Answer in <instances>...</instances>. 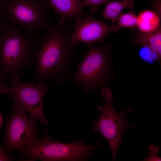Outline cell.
<instances>
[{"label": "cell", "mask_w": 161, "mask_h": 161, "mask_svg": "<svg viewBox=\"0 0 161 161\" xmlns=\"http://www.w3.org/2000/svg\"><path fill=\"white\" fill-rule=\"evenodd\" d=\"M72 27L52 24L42 38L33 71L39 81L53 79L61 82L68 75L76 46L72 41Z\"/></svg>", "instance_id": "1"}, {"label": "cell", "mask_w": 161, "mask_h": 161, "mask_svg": "<svg viewBox=\"0 0 161 161\" xmlns=\"http://www.w3.org/2000/svg\"><path fill=\"white\" fill-rule=\"evenodd\" d=\"M39 37L24 35L20 28L4 22L0 31V77L20 76L36 62Z\"/></svg>", "instance_id": "2"}, {"label": "cell", "mask_w": 161, "mask_h": 161, "mask_svg": "<svg viewBox=\"0 0 161 161\" xmlns=\"http://www.w3.org/2000/svg\"><path fill=\"white\" fill-rule=\"evenodd\" d=\"M48 0H0L5 23L24 29L27 34L39 37V32L53 24Z\"/></svg>", "instance_id": "3"}, {"label": "cell", "mask_w": 161, "mask_h": 161, "mask_svg": "<svg viewBox=\"0 0 161 161\" xmlns=\"http://www.w3.org/2000/svg\"><path fill=\"white\" fill-rule=\"evenodd\" d=\"M101 144L100 141L93 145H87L78 140L70 143H62L51 138L46 129L40 139L19 151L21 154L32 160L37 159L44 161H86L96 147Z\"/></svg>", "instance_id": "4"}, {"label": "cell", "mask_w": 161, "mask_h": 161, "mask_svg": "<svg viewBox=\"0 0 161 161\" xmlns=\"http://www.w3.org/2000/svg\"><path fill=\"white\" fill-rule=\"evenodd\" d=\"M101 94L105 103L97 108L101 114L93 122V129L100 133L107 140L112 151L113 160L115 161L118 148L122 144L123 133L133 127L128 124L126 119L127 113L132 112V108L130 107L125 112H118L112 104L111 100L114 97L111 90L106 87H102Z\"/></svg>", "instance_id": "5"}, {"label": "cell", "mask_w": 161, "mask_h": 161, "mask_svg": "<svg viewBox=\"0 0 161 161\" xmlns=\"http://www.w3.org/2000/svg\"><path fill=\"white\" fill-rule=\"evenodd\" d=\"M82 60L77 66L75 74L69 79L82 87L86 93L101 86L108 78L110 64L106 49L102 46H88Z\"/></svg>", "instance_id": "6"}, {"label": "cell", "mask_w": 161, "mask_h": 161, "mask_svg": "<svg viewBox=\"0 0 161 161\" xmlns=\"http://www.w3.org/2000/svg\"><path fill=\"white\" fill-rule=\"evenodd\" d=\"M6 123L4 143L7 152L20 151L38 140V127L24 108L14 103Z\"/></svg>", "instance_id": "7"}, {"label": "cell", "mask_w": 161, "mask_h": 161, "mask_svg": "<svg viewBox=\"0 0 161 161\" xmlns=\"http://www.w3.org/2000/svg\"><path fill=\"white\" fill-rule=\"evenodd\" d=\"M11 86L8 93L15 103L21 106L30 114L33 121L38 120L45 125L49 124L43 109L44 97L50 88L45 86L44 81H40L38 84L33 83L21 82L19 76L9 79Z\"/></svg>", "instance_id": "8"}, {"label": "cell", "mask_w": 161, "mask_h": 161, "mask_svg": "<svg viewBox=\"0 0 161 161\" xmlns=\"http://www.w3.org/2000/svg\"><path fill=\"white\" fill-rule=\"evenodd\" d=\"M75 18V25L72 35V41L75 46L80 42L88 46L95 42L103 41L110 32H117L119 28L117 25L109 26L103 22L87 16Z\"/></svg>", "instance_id": "9"}, {"label": "cell", "mask_w": 161, "mask_h": 161, "mask_svg": "<svg viewBox=\"0 0 161 161\" xmlns=\"http://www.w3.org/2000/svg\"><path fill=\"white\" fill-rule=\"evenodd\" d=\"M51 7L60 17L58 23L65 24L66 19L79 16L86 17L88 14L84 12L81 0H48Z\"/></svg>", "instance_id": "10"}, {"label": "cell", "mask_w": 161, "mask_h": 161, "mask_svg": "<svg viewBox=\"0 0 161 161\" xmlns=\"http://www.w3.org/2000/svg\"><path fill=\"white\" fill-rule=\"evenodd\" d=\"M160 21L157 13L152 11L145 10L139 14L137 17V26L144 32H152L158 29Z\"/></svg>", "instance_id": "11"}, {"label": "cell", "mask_w": 161, "mask_h": 161, "mask_svg": "<svg viewBox=\"0 0 161 161\" xmlns=\"http://www.w3.org/2000/svg\"><path fill=\"white\" fill-rule=\"evenodd\" d=\"M133 0H121L108 3L103 12V16L113 22L118 21L122 11L126 8H131L133 7Z\"/></svg>", "instance_id": "12"}, {"label": "cell", "mask_w": 161, "mask_h": 161, "mask_svg": "<svg viewBox=\"0 0 161 161\" xmlns=\"http://www.w3.org/2000/svg\"><path fill=\"white\" fill-rule=\"evenodd\" d=\"M136 40L138 44L148 46L154 52L161 56V32L160 29L152 32L140 34Z\"/></svg>", "instance_id": "13"}, {"label": "cell", "mask_w": 161, "mask_h": 161, "mask_svg": "<svg viewBox=\"0 0 161 161\" xmlns=\"http://www.w3.org/2000/svg\"><path fill=\"white\" fill-rule=\"evenodd\" d=\"M116 25L120 28L123 27L129 28H134L137 26V17L131 13L121 15L118 20Z\"/></svg>", "instance_id": "14"}, {"label": "cell", "mask_w": 161, "mask_h": 161, "mask_svg": "<svg viewBox=\"0 0 161 161\" xmlns=\"http://www.w3.org/2000/svg\"><path fill=\"white\" fill-rule=\"evenodd\" d=\"M139 55L144 61L150 64L160 58L161 56L154 52L148 46H143L140 50Z\"/></svg>", "instance_id": "15"}, {"label": "cell", "mask_w": 161, "mask_h": 161, "mask_svg": "<svg viewBox=\"0 0 161 161\" xmlns=\"http://www.w3.org/2000/svg\"><path fill=\"white\" fill-rule=\"evenodd\" d=\"M149 155L147 157L144 158V161H161L160 157L158 154L160 151L158 148L154 145H150L148 147Z\"/></svg>", "instance_id": "16"}, {"label": "cell", "mask_w": 161, "mask_h": 161, "mask_svg": "<svg viewBox=\"0 0 161 161\" xmlns=\"http://www.w3.org/2000/svg\"><path fill=\"white\" fill-rule=\"evenodd\" d=\"M109 0H83L82 1V6L83 8L88 6H91L92 12L95 13L97 10L98 6L105 3Z\"/></svg>", "instance_id": "17"}, {"label": "cell", "mask_w": 161, "mask_h": 161, "mask_svg": "<svg viewBox=\"0 0 161 161\" xmlns=\"http://www.w3.org/2000/svg\"><path fill=\"white\" fill-rule=\"evenodd\" d=\"M5 147L0 144V161H10L13 160L12 157L7 151Z\"/></svg>", "instance_id": "18"}, {"label": "cell", "mask_w": 161, "mask_h": 161, "mask_svg": "<svg viewBox=\"0 0 161 161\" xmlns=\"http://www.w3.org/2000/svg\"><path fill=\"white\" fill-rule=\"evenodd\" d=\"M0 77V95L2 93L7 94L8 93L9 88H8L6 83Z\"/></svg>", "instance_id": "19"}, {"label": "cell", "mask_w": 161, "mask_h": 161, "mask_svg": "<svg viewBox=\"0 0 161 161\" xmlns=\"http://www.w3.org/2000/svg\"><path fill=\"white\" fill-rule=\"evenodd\" d=\"M4 22L2 15L0 9V31Z\"/></svg>", "instance_id": "20"}, {"label": "cell", "mask_w": 161, "mask_h": 161, "mask_svg": "<svg viewBox=\"0 0 161 161\" xmlns=\"http://www.w3.org/2000/svg\"><path fill=\"white\" fill-rule=\"evenodd\" d=\"M1 122H2V117L1 116V115L0 114V127L1 126Z\"/></svg>", "instance_id": "21"}]
</instances>
